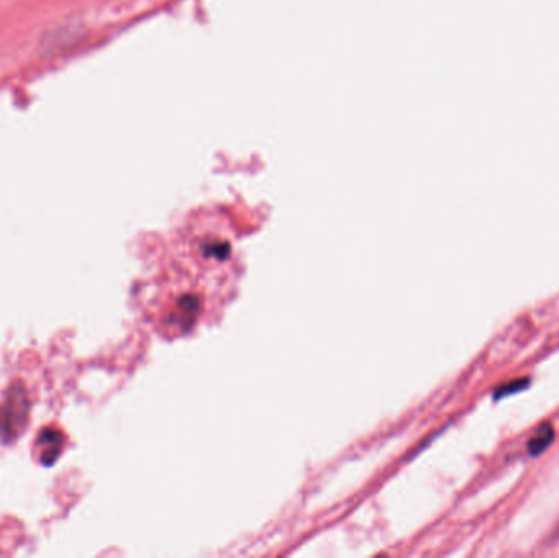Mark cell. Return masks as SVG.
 Returning a JSON list of instances; mask_svg holds the SVG:
<instances>
[{"mask_svg":"<svg viewBox=\"0 0 559 558\" xmlns=\"http://www.w3.org/2000/svg\"><path fill=\"white\" fill-rule=\"evenodd\" d=\"M28 416V401L23 390L14 388L10 398L0 406V437L10 441L22 433Z\"/></svg>","mask_w":559,"mask_h":558,"instance_id":"cell-1","label":"cell"},{"mask_svg":"<svg viewBox=\"0 0 559 558\" xmlns=\"http://www.w3.org/2000/svg\"><path fill=\"white\" fill-rule=\"evenodd\" d=\"M38 444L41 446V462L49 465L58 459L61 454L62 446H64V439L62 434L54 429H45L38 437Z\"/></svg>","mask_w":559,"mask_h":558,"instance_id":"cell-2","label":"cell"},{"mask_svg":"<svg viewBox=\"0 0 559 558\" xmlns=\"http://www.w3.org/2000/svg\"><path fill=\"white\" fill-rule=\"evenodd\" d=\"M554 441V429L551 424H541L536 433L528 439L527 450L532 457L541 455Z\"/></svg>","mask_w":559,"mask_h":558,"instance_id":"cell-3","label":"cell"},{"mask_svg":"<svg viewBox=\"0 0 559 558\" xmlns=\"http://www.w3.org/2000/svg\"><path fill=\"white\" fill-rule=\"evenodd\" d=\"M530 385V378H519V380H514V382L510 383H504L501 387L495 388L494 391V400H502L506 398V396L509 395H514V393H519L525 390V388Z\"/></svg>","mask_w":559,"mask_h":558,"instance_id":"cell-4","label":"cell"}]
</instances>
